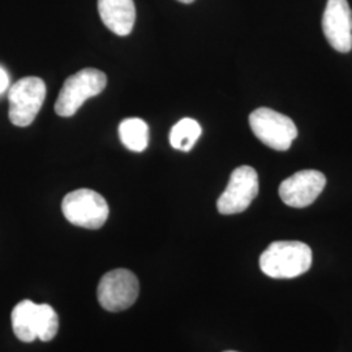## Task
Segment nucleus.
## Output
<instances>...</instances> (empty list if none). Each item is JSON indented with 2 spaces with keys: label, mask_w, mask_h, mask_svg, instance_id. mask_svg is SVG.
Listing matches in <instances>:
<instances>
[{
  "label": "nucleus",
  "mask_w": 352,
  "mask_h": 352,
  "mask_svg": "<svg viewBox=\"0 0 352 352\" xmlns=\"http://www.w3.org/2000/svg\"><path fill=\"white\" fill-rule=\"evenodd\" d=\"M312 266V250L302 241H274L260 256V267L267 277L291 279Z\"/></svg>",
  "instance_id": "obj_1"
},
{
  "label": "nucleus",
  "mask_w": 352,
  "mask_h": 352,
  "mask_svg": "<svg viewBox=\"0 0 352 352\" xmlns=\"http://www.w3.org/2000/svg\"><path fill=\"white\" fill-rule=\"evenodd\" d=\"M107 85V76L96 68H84L64 81L55 103V113L63 118L74 116L82 103L101 94Z\"/></svg>",
  "instance_id": "obj_2"
},
{
  "label": "nucleus",
  "mask_w": 352,
  "mask_h": 352,
  "mask_svg": "<svg viewBox=\"0 0 352 352\" xmlns=\"http://www.w3.org/2000/svg\"><path fill=\"white\" fill-rule=\"evenodd\" d=\"M62 212L65 219L75 226L98 230L110 214L106 200L91 189H77L69 192L62 202Z\"/></svg>",
  "instance_id": "obj_3"
},
{
  "label": "nucleus",
  "mask_w": 352,
  "mask_h": 352,
  "mask_svg": "<svg viewBox=\"0 0 352 352\" xmlns=\"http://www.w3.org/2000/svg\"><path fill=\"white\" fill-rule=\"evenodd\" d=\"M46 84L39 77H24L14 82L8 91V116L13 126H28L36 119L45 98Z\"/></svg>",
  "instance_id": "obj_4"
},
{
  "label": "nucleus",
  "mask_w": 352,
  "mask_h": 352,
  "mask_svg": "<svg viewBox=\"0 0 352 352\" xmlns=\"http://www.w3.org/2000/svg\"><path fill=\"white\" fill-rule=\"evenodd\" d=\"M250 126L257 139L277 151L289 149L298 136L292 119L267 107H260L250 115Z\"/></svg>",
  "instance_id": "obj_5"
},
{
  "label": "nucleus",
  "mask_w": 352,
  "mask_h": 352,
  "mask_svg": "<svg viewBox=\"0 0 352 352\" xmlns=\"http://www.w3.org/2000/svg\"><path fill=\"white\" fill-rule=\"evenodd\" d=\"M139 294V279L126 269H115L106 273L97 289L102 308L110 312L126 311L136 302Z\"/></svg>",
  "instance_id": "obj_6"
},
{
  "label": "nucleus",
  "mask_w": 352,
  "mask_h": 352,
  "mask_svg": "<svg viewBox=\"0 0 352 352\" xmlns=\"http://www.w3.org/2000/svg\"><path fill=\"white\" fill-rule=\"evenodd\" d=\"M258 175L251 166H240L232 171L227 188L217 201L218 212L223 215L243 213L258 195Z\"/></svg>",
  "instance_id": "obj_7"
},
{
  "label": "nucleus",
  "mask_w": 352,
  "mask_h": 352,
  "mask_svg": "<svg viewBox=\"0 0 352 352\" xmlns=\"http://www.w3.org/2000/svg\"><path fill=\"white\" fill-rule=\"evenodd\" d=\"M327 186V177L316 170L295 173L279 186V197L291 208H307L316 201Z\"/></svg>",
  "instance_id": "obj_8"
},
{
  "label": "nucleus",
  "mask_w": 352,
  "mask_h": 352,
  "mask_svg": "<svg viewBox=\"0 0 352 352\" xmlns=\"http://www.w3.org/2000/svg\"><path fill=\"white\" fill-rule=\"evenodd\" d=\"M322 30L334 50L352 49V12L347 0H327L322 16Z\"/></svg>",
  "instance_id": "obj_9"
},
{
  "label": "nucleus",
  "mask_w": 352,
  "mask_h": 352,
  "mask_svg": "<svg viewBox=\"0 0 352 352\" xmlns=\"http://www.w3.org/2000/svg\"><path fill=\"white\" fill-rule=\"evenodd\" d=\"M102 23L116 36L131 34L136 20L133 0H98Z\"/></svg>",
  "instance_id": "obj_10"
},
{
  "label": "nucleus",
  "mask_w": 352,
  "mask_h": 352,
  "mask_svg": "<svg viewBox=\"0 0 352 352\" xmlns=\"http://www.w3.org/2000/svg\"><path fill=\"white\" fill-rule=\"evenodd\" d=\"M37 307L36 302L25 299L13 308V333L21 342L32 343L37 340Z\"/></svg>",
  "instance_id": "obj_11"
},
{
  "label": "nucleus",
  "mask_w": 352,
  "mask_h": 352,
  "mask_svg": "<svg viewBox=\"0 0 352 352\" xmlns=\"http://www.w3.org/2000/svg\"><path fill=\"white\" fill-rule=\"evenodd\" d=\"M119 138L126 149L144 151L149 144V126L140 118H128L119 126Z\"/></svg>",
  "instance_id": "obj_12"
},
{
  "label": "nucleus",
  "mask_w": 352,
  "mask_h": 352,
  "mask_svg": "<svg viewBox=\"0 0 352 352\" xmlns=\"http://www.w3.org/2000/svg\"><path fill=\"white\" fill-rule=\"evenodd\" d=\"M201 126L190 118H184L179 120L170 132L171 146L180 151H189L201 136Z\"/></svg>",
  "instance_id": "obj_13"
},
{
  "label": "nucleus",
  "mask_w": 352,
  "mask_h": 352,
  "mask_svg": "<svg viewBox=\"0 0 352 352\" xmlns=\"http://www.w3.org/2000/svg\"><path fill=\"white\" fill-rule=\"evenodd\" d=\"M59 330V317L49 304H38L37 338L42 342H50Z\"/></svg>",
  "instance_id": "obj_14"
},
{
  "label": "nucleus",
  "mask_w": 352,
  "mask_h": 352,
  "mask_svg": "<svg viewBox=\"0 0 352 352\" xmlns=\"http://www.w3.org/2000/svg\"><path fill=\"white\" fill-rule=\"evenodd\" d=\"M8 84H10V78H8L7 72H6L3 68H0V94H1L6 89L8 88Z\"/></svg>",
  "instance_id": "obj_15"
},
{
  "label": "nucleus",
  "mask_w": 352,
  "mask_h": 352,
  "mask_svg": "<svg viewBox=\"0 0 352 352\" xmlns=\"http://www.w3.org/2000/svg\"><path fill=\"white\" fill-rule=\"evenodd\" d=\"M177 1L184 3V4H189V3H192V1H195V0H177Z\"/></svg>",
  "instance_id": "obj_16"
},
{
  "label": "nucleus",
  "mask_w": 352,
  "mask_h": 352,
  "mask_svg": "<svg viewBox=\"0 0 352 352\" xmlns=\"http://www.w3.org/2000/svg\"><path fill=\"white\" fill-rule=\"evenodd\" d=\"M225 352H236V351H225Z\"/></svg>",
  "instance_id": "obj_17"
}]
</instances>
